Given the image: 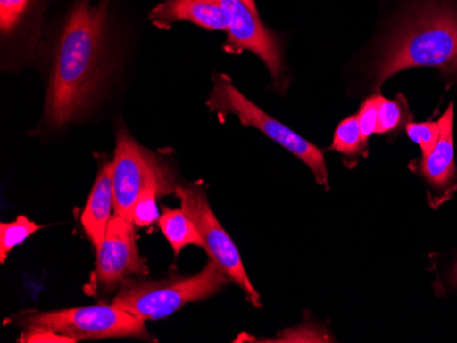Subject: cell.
Instances as JSON below:
<instances>
[{"label":"cell","mask_w":457,"mask_h":343,"mask_svg":"<svg viewBox=\"0 0 457 343\" xmlns=\"http://www.w3.org/2000/svg\"><path fill=\"white\" fill-rule=\"evenodd\" d=\"M174 194L181 201L182 211L191 217L195 226L199 230L204 249L209 253L210 258L225 271L230 281L243 289L246 298L253 302V306L261 309L263 306L261 294L253 288V282L249 281L235 242L228 237V232L220 226V220L212 212L204 186L199 184L179 185Z\"/></svg>","instance_id":"cell-7"},{"label":"cell","mask_w":457,"mask_h":343,"mask_svg":"<svg viewBox=\"0 0 457 343\" xmlns=\"http://www.w3.org/2000/svg\"><path fill=\"white\" fill-rule=\"evenodd\" d=\"M440 71L445 81L457 86V58L449 62L448 65L440 68Z\"/></svg>","instance_id":"cell-22"},{"label":"cell","mask_w":457,"mask_h":343,"mask_svg":"<svg viewBox=\"0 0 457 343\" xmlns=\"http://www.w3.org/2000/svg\"><path fill=\"white\" fill-rule=\"evenodd\" d=\"M228 282L232 281L225 271L210 258L195 275H171L161 281L128 279L112 299V306L141 320L166 319L188 302L202 301L220 293Z\"/></svg>","instance_id":"cell-3"},{"label":"cell","mask_w":457,"mask_h":343,"mask_svg":"<svg viewBox=\"0 0 457 343\" xmlns=\"http://www.w3.org/2000/svg\"><path fill=\"white\" fill-rule=\"evenodd\" d=\"M457 58V7L448 2L423 6L379 50L371 69L374 89L412 68H443Z\"/></svg>","instance_id":"cell-2"},{"label":"cell","mask_w":457,"mask_h":343,"mask_svg":"<svg viewBox=\"0 0 457 343\" xmlns=\"http://www.w3.org/2000/svg\"><path fill=\"white\" fill-rule=\"evenodd\" d=\"M405 133L411 141L420 145L423 158L430 155L440 138V125L438 122H408Z\"/></svg>","instance_id":"cell-18"},{"label":"cell","mask_w":457,"mask_h":343,"mask_svg":"<svg viewBox=\"0 0 457 343\" xmlns=\"http://www.w3.org/2000/svg\"><path fill=\"white\" fill-rule=\"evenodd\" d=\"M12 323L25 331L47 330L71 338L74 342L107 338H140L145 340L153 338L144 326V320L112 304L62 311H27L12 319Z\"/></svg>","instance_id":"cell-4"},{"label":"cell","mask_w":457,"mask_h":343,"mask_svg":"<svg viewBox=\"0 0 457 343\" xmlns=\"http://www.w3.org/2000/svg\"><path fill=\"white\" fill-rule=\"evenodd\" d=\"M228 18V38L223 50L232 55L244 51L255 53L269 69L274 86H284V53L278 38L270 32L258 14L251 12L243 0H217Z\"/></svg>","instance_id":"cell-9"},{"label":"cell","mask_w":457,"mask_h":343,"mask_svg":"<svg viewBox=\"0 0 457 343\" xmlns=\"http://www.w3.org/2000/svg\"><path fill=\"white\" fill-rule=\"evenodd\" d=\"M453 103L449 104L446 111L437 120L440 125V138L420 163V173L426 181L438 191H445L457 178L456 161L453 148Z\"/></svg>","instance_id":"cell-11"},{"label":"cell","mask_w":457,"mask_h":343,"mask_svg":"<svg viewBox=\"0 0 457 343\" xmlns=\"http://www.w3.org/2000/svg\"><path fill=\"white\" fill-rule=\"evenodd\" d=\"M112 209H114L112 161H107L97 173L88 203L81 216L82 227L96 249L106 235L107 227L112 220Z\"/></svg>","instance_id":"cell-13"},{"label":"cell","mask_w":457,"mask_h":343,"mask_svg":"<svg viewBox=\"0 0 457 343\" xmlns=\"http://www.w3.org/2000/svg\"><path fill=\"white\" fill-rule=\"evenodd\" d=\"M110 0H77L62 24L51 63L45 122L63 129L88 114L112 69Z\"/></svg>","instance_id":"cell-1"},{"label":"cell","mask_w":457,"mask_h":343,"mask_svg":"<svg viewBox=\"0 0 457 343\" xmlns=\"http://www.w3.org/2000/svg\"><path fill=\"white\" fill-rule=\"evenodd\" d=\"M114 160H112V189L114 211L118 216L130 220L133 207L140 194L147 189L159 197L176 193V176L156 153L138 144L125 127L115 133Z\"/></svg>","instance_id":"cell-5"},{"label":"cell","mask_w":457,"mask_h":343,"mask_svg":"<svg viewBox=\"0 0 457 343\" xmlns=\"http://www.w3.org/2000/svg\"><path fill=\"white\" fill-rule=\"evenodd\" d=\"M449 283H451L453 288H457V261L454 263L453 267H452L451 275H449Z\"/></svg>","instance_id":"cell-23"},{"label":"cell","mask_w":457,"mask_h":343,"mask_svg":"<svg viewBox=\"0 0 457 343\" xmlns=\"http://www.w3.org/2000/svg\"><path fill=\"white\" fill-rule=\"evenodd\" d=\"M155 27L170 28L177 22H191L210 30H228V18L217 0H164L150 12Z\"/></svg>","instance_id":"cell-10"},{"label":"cell","mask_w":457,"mask_h":343,"mask_svg":"<svg viewBox=\"0 0 457 343\" xmlns=\"http://www.w3.org/2000/svg\"><path fill=\"white\" fill-rule=\"evenodd\" d=\"M18 342L73 343L74 340L65 335L56 334V332L47 331V330H27L18 338Z\"/></svg>","instance_id":"cell-21"},{"label":"cell","mask_w":457,"mask_h":343,"mask_svg":"<svg viewBox=\"0 0 457 343\" xmlns=\"http://www.w3.org/2000/svg\"><path fill=\"white\" fill-rule=\"evenodd\" d=\"M408 109L404 97L400 99H386L381 97V103L378 109V125H377V135H387L396 132L405 122Z\"/></svg>","instance_id":"cell-17"},{"label":"cell","mask_w":457,"mask_h":343,"mask_svg":"<svg viewBox=\"0 0 457 343\" xmlns=\"http://www.w3.org/2000/svg\"><path fill=\"white\" fill-rule=\"evenodd\" d=\"M135 226L132 220L118 215L112 217L106 235L97 248L92 288L110 293L122 286L130 276H147L150 274L147 261L141 257L138 250Z\"/></svg>","instance_id":"cell-8"},{"label":"cell","mask_w":457,"mask_h":343,"mask_svg":"<svg viewBox=\"0 0 457 343\" xmlns=\"http://www.w3.org/2000/svg\"><path fill=\"white\" fill-rule=\"evenodd\" d=\"M212 91L207 100L210 111L223 115H236L244 127H255L264 135L276 141L277 144L294 153L305 165L317 178L318 184L328 191V173L326 167L322 151L311 144L310 141L300 137L296 132L285 127L279 120L274 119L271 115L253 103L248 97L244 96L230 77L226 74H214L212 77Z\"/></svg>","instance_id":"cell-6"},{"label":"cell","mask_w":457,"mask_h":343,"mask_svg":"<svg viewBox=\"0 0 457 343\" xmlns=\"http://www.w3.org/2000/svg\"><path fill=\"white\" fill-rule=\"evenodd\" d=\"M158 194L155 192L147 189L138 197L133 207L132 214H130V220L138 227H147L151 225L159 222V209L156 206V199Z\"/></svg>","instance_id":"cell-19"},{"label":"cell","mask_w":457,"mask_h":343,"mask_svg":"<svg viewBox=\"0 0 457 343\" xmlns=\"http://www.w3.org/2000/svg\"><path fill=\"white\" fill-rule=\"evenodd\" d=\"M244 4L251 9V12L259 15L258 7H256L255 0H243Z\"/></svg>","instance_id":"cell-24"},{"label":"cell","mask_w":457,"mask_h":343,"mask_svg":"<svg viewBox=\"0 0 457 343\" xmlns=\"http://www.w3.org/2000/svg\"><path fill=\"white\" fill-rule=\"evenodd\" d=\"M381 97L379 94L377 96L369 97V99L361 104L359 110L358 120L359 127H361V135H363L364 144L367 145L369 138L372 135H377V125H378V109L381 103Z\"/></svg>","instance_id":"cell-20"},{"label":"cell","mask_w":457,"mask_h":343,"mask_svg":"<svg viewBox=\"0 0 457 343\" xmlns=\"http://www.w3.org/2000/svg\"><path fill=\"white\" fill-rule=\"evenodd\" d=\"M159 227L169 241L174 255L179 256L188 245L204 248L199 230L195 226L191 217L182 209H170L163 207L162 216L159 217Z\"/></svg>","instance_id":"cell-14"},{"label":"cell","mask_w":457,"mask_h":343,"mask_svg":"<svg viewBox=\"0 0 457 343\" xmlns=\"http://www.w3.org/2000/svg\"><path fill=\"white\" fill-rule=\"evenodd\" d=\"M48 0H0V33L4 45H32L40 29Z\"/></svg>","instance_id":"cell-12"},{"label":"cell","mask_w":457,"mask_h":343,"mask_svg":"<svg viewBox=\"0 0 457 343\" xmlns=\"http://www.w3.org/2000/svg\"><path fill=\"white\" fill-rule=\"evenodd\" d=\"M41 227L43 226L25 216H18L14 222L0 225V263L4 265L9 253L14 248L24 244L25 241Z\"/></svg>","instance_id":"cell-15"},{"label":"cell","mask_w":457,"mask_h":343,"mask_svg":"<svg viewBox=\"0 0 457 343\" xmlns=\"http://www.w3.org/2000/svg\"><path fill=\"white\" fill-rule=\"evenodd\" d=\"M364 144L363 135H361V127L356 115L345 118L341 120L337 129L335 132V138L331 143L328 151H337L344 156H359L363 152Z\"/></svg>","instance_id":"cell-16"}]
</instances>
